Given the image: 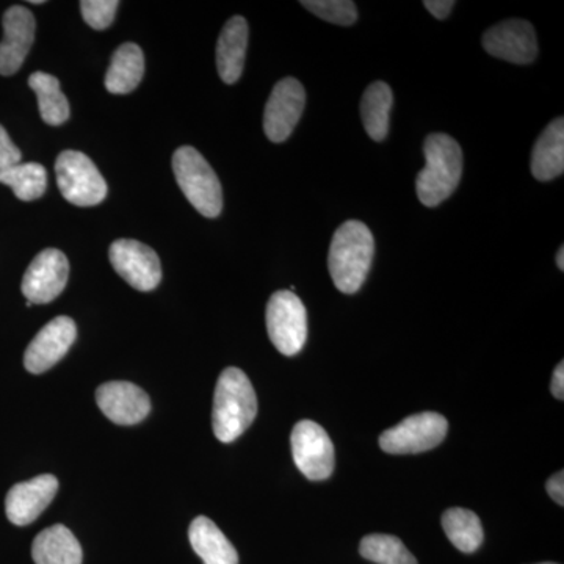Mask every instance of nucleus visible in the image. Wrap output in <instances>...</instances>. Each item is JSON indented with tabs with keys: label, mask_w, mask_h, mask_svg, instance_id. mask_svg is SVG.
<instances>
[{
	"label": "nucleus",
	"mask_w": 564,
	"mask_h": 564,
	"mask_svg": "<svg viewBox=\"0 0 564 564\" xmlns=\"http://www.w3.org/2000/svg\"><path fill=\"white\" fill-rule=\"evenodd\" d=\"M359 552L364 558L377 564H417L406 545L391 534H369L362 538Z\"/></svg>",
	"instance_id": "a878e982"
},
{
	"label": "nucleus",
	"mask_w": 564,
	"mask_h": 564,
	"mask_svg": "<svg viewBox=\"0 0 564 564\" xmlns=\"http://www.w3.org/2000/svg\"><path fill=\"white\" fill-rule=\"evenodd\" d=\"M393 96L386 82H375L364 93L361 115L367 135L375 141H383L388 137Z\"/></svg>",
	"instance_id": "4be33fe9"
},
{
	"label": "nucleus",
	"mask_w": 564,
	"mask_h": 564,
	"mask_svg": "<svg viewBox=\"0 0 564 564\" xmlns=\"http://www.w3.org/2000/svg\"><path fill=\"white\" fill-rule=\"evenodd\" d=\"M22 154L17 144L10 140L9 133L0 126V170L21 163Z\"/></svg>",
	"instance_id": "c85d7f7f"
},
{
	"label": "nucleus",
	"mask_w": 564,
	"mask_h": 564,
	"mask_svg": "<svg viewBox=\"0 0 564 564\" xmlns=\"http://www.w3.org/2000/svg\"><path fill=\"white\" fill-rule=\"evenodd\" d=\"M35 564H82V547L68 527L57 524L43 530L32 544Z\"/></svg>",
	"instance_id": "6ab92c4d"
},
{
	"label": "nucleus",
	"mask_w": 564,
	"mask_h": 564,
	"mask_svg": "<svg viewBox=\"0 0 564 564\" xmlns=\"http://www.w3.org/2000/svg\"><path fill=\"white\" fill-rule=\"evenodd\" d=\"M69 276L68 258L61 250L47 248L33 259L22 278V293L32 304L54 302L63 291Z\"/></svg>",
	"instance_id": "9d476101"
},
{
	"label": "nucleus",
	"mask_w": 564,
	"mask_h": 564,
	"mask_svg": "<svg viewBox=\"0 0 564 564\" xmlns=\"http://www.w3.org/2000/svg\"><path fill=\"white\" fill-rule=\"evenodd\" d=\"M173 172L177 185L199 214L215 218L221 214L223 191L209 162L195 148L182 147L173 155Z\"/></svg>",
	"instance_id": "20e7f679"
},
{
	"label": "nucleus",
	"mask_w": 564,
	"mask_h": 564,
	"mask_svg": "<svg viewBox=\"0 0 564 564\" xmlns=\"http://www.w3.org/2000/svg\"><path fill=\"white\" fill-rule=\"evenodd\" d=\"M55 174L63 198L74 206H98L106 199L107 182L84 152L63 151L55 162Z\"/></svg>",
	"instance_id": "39448f33"
},
{
	"label": "nucleus",
	"mask_w": 564,
	"mask_h": 564,
	"mask_svg": "<svg viewBox=\"0 0 564 564\" xmlns=\"http://www.w3.org/2000/svg\"><path fill=\"white\" fill-rule=\"evenodd\" d=\"M306 93L293 77H285L274 85L263 113V131L273 143H282L292 135L302 118Z\"/></svg>",
	"instance_id": "9b49d317"
},
{
	"label": "nucleus",
	"mask_w": 564,
	"mask_h": 564,
	"mask_svg": "<svg viewBox=\"0 0 564 564\" xmlns=\"http://www.w3.org/2000/svg\"><path fill=\"white\" fill-rule=\"evenodd\" d=\"M267 332L276 350L295 356L307 339V314L302 300L292 291L273 293L267 304Z\"/></svg>",
	"instance_id": "423d86ee"
},
{
	"label": "nucleus",
	"mask_w": 564,
	"mask_h": 564,
	"mask_svg": "<svg viewBox=\"0 0 564 564\" xmlns=\"http://www.w3.org/2000/svg\"><path fill=\"white\" fill-rule=\"evenodd\" d=\"M109 258L115 272L137 291H154L161 284V259L147 245L137 240H117L111 243Z\"/></svg>",
	"instance_id": "1a4fd4ad"
},
{
	"label": "nucleus",
	"mask_w": 564,
	"mask_h": 564,
	"mask_svg": "<svg viewBox=\"0 0 564 564\" xmlns=\"http://www.w3.org/2000/svg\"><path fill=\"white\" fill-rule=\"evenodd\" d=\"M118 0H82L80 11L85 22L95 31H106L115 20Z\"/></svg>",
	"instance_id": "cd10ccee"
},
{
	"label": "nucleus",
	"mask_w": 564,
	"mask_h": 564,
	"mask_svg": "<svg viewBox=\"0 0 564 564\" xmlns=\"http://www.w3.org/2000/svg\"><path fill=\"white\" fill-rule=\"evenodd\" d=\"M77 326L73 318L55 317L47 323L24 352V367L33 375L52 369L76 343Z\"/></svg>",
	"instance_id": "f8f14e48"
},
{
	"label": "nucleus",
	"mask_w": 564,
	"mask_h": 564,
	"mask_svg": "<svg viewBox=\"0 0 564 564\" xmlns=\"http://www.w3.org/2000/svg\"><path fill=\"white\" fill-rule=\"evenodd\" d=\"M484 47L500 61L529 65L538 55L536 33L530 22L508 20L485 33Z\"/></svg>",
	"instance_id": "ddd939ff"
},
{
	"label": "nucleus",
	"mask_w": 564,
	"mask_h": 564,
	"mask_svg": "<svg viewBox=\"0 0 564 564\" xmlns=\"http://www.w3.org/2000/svg\"><path fill=\"white\" fill-rule=\"evenodd\" d=\"M556 265H558V269L564 270V248H560L558 254H556Z\"/></svg>",
	"instance_id": "473e14b6"
},
{
	"label": "nucleus",
	"mask_w": 564,
	"mask_h": 564,
	"mask_svg": "<svg viewBox=\"0 0 564 564\" xmlns=\"http://www.w3.org/2000/svg\"><path fill=\"white\" fill-rule=\"evenodd\" d=\"M3 40L0 41V74L13 76L31 51L36 22L25 7L14 6L3 14Z\"/></svg>",
	"instance_id": "2eb2a0df"
},
{
	"label": "nucleus",
	"mask_w": 564,
	"mask_h": 564,
	"mask_svg": "<svg viewBox=\"0 0 564 564\" xmlns=\"http://www.w3.org/2000/svg\"><path fill=\"white\" fill-rule=\"evenodd\" d=\"M423 6L437 20H445L451 14V11L454 10L455 2L454 0H425Z\"/></svg>",
	"instance_id": "c756f323"
},
{
	"label": "nucleus",
	"mask_w": 564,
	"mask_h": 564,
	"mask_svg": "<svg viewBox=\"0 0 564 564\" xmlns=\"http://www.w3.org/2000/svg\"><path fill=\"white\" fill-rule=\"evenodd\" d=\"M258 415V397L250 378L237 369L223 370L217 381L212 411V426L220 443H234L242 436Z\"/></svg>",
	"instance_id": "f257e3e1"
},
{
	"label": "nucleus",
	"mask_w": 564,
	"mask_h": 564,
	"mask_svg": "<svg viewBox=\"0 0 564 564\" xmlns=\"http://www.w3.org/2000/svg\"><path fill=\"white\" fill-rule=\"evenodd\" d=\"M375 240L362 221H345L332 240L328 267L333 282L340 292L351 295L362 288L372 265Z\"/></svg>",
	"instance_id": "f03ea898"
},
{
	"label": "nucleus",
	"mask_w": 564,
	"mask_h": 564,
	"mask_svg": "<svg viewBox=\"0 0 564 564\" xmlns=\"http://www.w3.org/2000/svg\"><path fill=\"white\" fill-rule=\"evenodd\" d=\"M443 529L448 540L464 554H473L484 543L480 518L466 508H451L443 514Z\"/></svg>",
	"instance_id": "b1692460"
},
{
	"label": "nucleus",
	"mask_w": 564,
	"mask_h": 564,
	"mask_svg": "<svg viewBox=\"0 0 564 564\" xmlns=\"http://www.w3.org/2000/svg\"><path fill=\"white\" fill-rule=\"evenodd\" d=\"M541 564H556V563H541Z\"/></svg>",
	"instance_id": "72a5a7b5"
},
{
	"label": "nucleus",
	"mask_w": 564,
	"mask_h": 564,
	"mask_svg": "<svg viewBox=\"0 0 564 564\" xmlns=\"http://www.w3.org/2000/svg\"><path fill=\"white\" fill-rule=\"evenodd\" d=\"M547 492L552 499L558 505H564V474L563 470H558L555 475H552L547 481Z\"/></svg>",
	"instance_id": "7c9ffc66"
},
{
	"label": "nucleus",
	"mask_w": 564,
	"mask_h": 564,
	"mask_svg": "<svg viewBox=\"0 0 564 564\" xmlns=\"http://www.w3.org/2000/svg\"><path fill=\"white\" fill-rule=\"evenodd\" d=\"M291 443L293 462L304 477L313 481H322L333 474V441L318 423L313 421L296 423Z\"/></svg>",
	"instance_id": "6e6552de"
},
{
	"label": "nucleus",
	"mask_w": 564,
	"mask_h": 564,
	"mask_svg": "<svg viewBox=\"0 0 564 564\" xmlns=\"http://www.w3.org/2000/svg\"><path fill=\"white\" fill-rule=\"evenodd\" d=\"M144 74L143 51L135 43H124L113 52L106 74V88L111 95H128L139 87Z\"/></svg>",
	"instance_id": "412c9836"
},
{
	"label": "nucleus",
	"mask_w": 564,
	"mask_h": 564,
	"mask_svg": "<svg viewBox=\"0 0 564 564\" xmlns=\"http://www.w3.org/2000/svg\"><path fill=\"white\" fill-rule=\"evenodd\" d=\"M29 87L39 98L40 115L44 122L50 126H61L68 121L69 104L61 90V82L57 77L39 70L29 77Z\"/></svg>",
	"instance_id": "5701e85b"
},
{
	"label": "nucleus",
	"mask_w": 564,
	"mask_h": 564,
	"mask_svg": "<svg viewBox=\"0 0 564 564\" xmlns=\"http://www.w3.org/2000/svg\"><path fill=\"white\" fill-rule=\"evenodd\" d=\"M247 47L248 22L242 17H234L226 22L217 44V68L225 84H236L242 76Z\"/></svg>",
	"instance_id": "f3484780"
},
{
	"label": "nucleus",
	"mask_w": 564,
	"mask_h": 564,
	"mask_svg": "<svg viewBox=\"0 0 564 564\" xmlns=\"http://www.w3.org/2000/svg\"><path fill=\"white\" fill-rule=\"evenodd\" d=\"M551 391L556 400L564 399V362L556 366L554 378H552Z\"/></svg>",
	"instance_id": "2f4dec72"
},
{
	"label": "nucleus",
	"mask_w": 564,
	"mask_h": 564,
	"mask_svg": "<svg viewBox=\"0 0 564 564\" xmlns=\"http://www.w3.org/2000/svg\"><path fill=\"white\" fill-rule=\"evenodd\" d=\"M448 422L437 413H421L404 419L380 436L386 454H422L437 447L447 436Z\"/></svg>",
	"instance_id": "0eeeda50"
},
{
	"label": "nucleus",
	"mask_w": 564,
	"mask_h": 564,
	"mask_svg": "<svg viewBox=\"0 0 564 564\" xmlns=\"http://www.w3.org/2000/svg\"><path fill=\"white\" fill-rule=\"evenodd\" d=\"M96 403L117 425H137L151 413L150 395L129 381H110L99 386Z\"/></svg>",
	"instance_id": "4468645a"
},
{
	"label": "nucleus",
	"mask_w": 564,
	"mask_h": 564,
	"mask_svg": "<svg viewBox=\"0 0 564 564\" xmlns=\"http://www.w3.org/2000/svg\"><path fill=\"white\" fill-rule=\"evenodd\" d=\"M188 540L204 564H239L236 547L206 516H198L192 522Z\"/></svg>",
	"instance_id": "a211bd4d"
},
{
	"label": "nucleus",
	"mask_w": 564,
	"mask_h": 564,
	"mask_svg": "<svg viewBox=\"0 0 564 564\" xmlns=\"http://www.w3.org/2000/svg\"><path fill=\"white\" fill-rule=\"evenodd\" d=\"M0 184L9 185L21 202H35L46 192V169L40 163H18L0 170Z\"/></svg>",
	"instance_id": "393cba45"
},
{
	"label": "nucleus",
	"mask_w": 564,
	"mask_h": 564,
	"mask_svg": "<svg viewBox=\"0 0 564 564\" xmlns=\"http://www.w3.org/2000/svg\"><path fill=\"white\" fill-rule=\"evenodd\" d=\"M425 169L419 173L415 188L419 202L426 207L451 198L462 181L463 151L458 141L445 133H432L423 144Z\"/></svg>",
	"instance_id": "7ed1b4c3"
},
{
	"label": "nucleus",
	"mask_w": 564,
	"mask_h": 564,
	"mask_svg": "<svg viewBox=\"0 0 564 564\" xmlns=\"http://www.w3.org/2000/svg\"><path fill=\"white\" fill-rule=\"evenodd\" d=\"M57 491V477L51 474L14 485L7 494V518L11 524L18 527L32 524L50 507Z\"/></svg>",
	"instance_id": "dca6fc26"
},
{
	"label": "nucleus",
	"mask_w": 564,
	"mask_h": 564,
	"mask_svg": "<svg viewBox=\"0 0 564 564\" xmlns=\"http://www.w3.org/2000/svg\"><path fill=\"white\" fill-rule=\"evenodd\" d=\"M564 172V121L556 118L534 144L532 174L538 181L547 182Z\"/></svg>",
	"instance_id": "aec40b11"
},
{
	"label": "nucleus",
	"mask_w": 564,
	"mask_h": 564,
	"mask_svg": "<svg viewBox=\"0 0 564 564\" xmlns=\"http://www.w3.org/2000/svg\"><path fill=\"white\" fill-rule=\"evenodd\" d=\"M304 9L336 25H351L358 20V10L350 0H303Z\"/></svg>",
	"instance_id": "bb28decb"
}]
</instances>
